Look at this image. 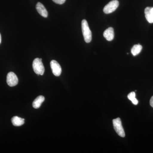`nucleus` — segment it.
<instances>
[{
  "label": "nucleus",
  "mask_w": 153,
  "mask_h": 153,
  "mask_svg": "<svg viewBox=\"0 0 153 153\" xmlns=\"http://www.w3.org/2000/svg\"><path fill=\"white\" fill-rule=\"evenodd\" d=\"M36 9L40 15L44 18L48 17V12L45 7L41 3L38 2L36 6Z\"/></svg>",
  "instance_id": "7"
},
{
  "label": "nucleus",
  "mask_w": 153,
  "mask_h": 153,
  "mask_svg": "<svg viewBox=\"0 0 153 153\" xmlns=\"http://www.w3.org/2000/svg\"><path fill=\"white\" fill-rule=\"evenodd\" d=\"M114 128L119 136L122 137H125V133L122 125L121 121L120 118H117L113 120Z\"/></svg>",
  "instance_id": "3"
},
{
  "label": "nucleus",
  "mask_w": 153,
  "mask_h": 153,
  "mask_svg": "<svg viewBox=\"0 0 153 153\" xmlns=\"http://www.w3.org/2000/svg\"><path fill=\"white\" fill-rule=\"evenodd\" d=\"M150 105L151 106L153 107V96L152 97L150 101Z\"/></svg>",
  "instance_id": "15"
},
{
  "label": "nucleus",
  "mask_w": 153,
  "mask_h": 153,
  "mask_svg": "<svg viewBox=\"0 0 153 153\" xmlns=\"http://www.w3.org/2000/svg\"><path fill=\"white\" fill-rule=\"evenodd\" d=\"M145 16L148 22L153 23V7H147L145 10Z\"/></svg>",
  "instance_id": "9"
},
{
  "label": "nucleus",
  "mask_w": 153,
  "mask_h": 153,
  "mask_svg": "<svg viewBox=\"0 0 153 153\" xmlns=\"http://www.w3.org/2000/svg\"><path fill=\"white\" fill-rule=\"evenodd\" d=\"M142 49V46L140 44H137V45H134L131 49L132 54L134 56H136V55L139 54L141 51Z\"/></svg>",
  "instance_id": "12"
},
{
  "label": "nucleus",
  "mask_w": 153,
  "mask_h": 153,
  "mask_svg": "<svg viewBox=\"0 0 153 153\" xmlns=\"http://www.w3.org/2000/svg\"><path fill=\"white\" fill-rule=\"evenodd\" d=\"M25 119L19 117H13L12 118V123L15 126H20L25 123Z\"/></svg>",
  "instance_id": "11"
},
{
  "label": "nucleus",
  "mask_w": 153,
  "mask_h": 153,
  "mask_svg": "<svg viewBox=\"0 0 153 153\" xmlns=\"http://www.w3.org/2000/svg\"><path fill=\"white\" fill-rule=\"evenodd\" d=\"M52 1L58 4H62L65 2L66 0H52Z\"/></svg>",
  "instance_id": "14"
},
{
  "label": "nucleus",
  "mask_w": 153,
  "mask_h": 153,
  "mask_svg": "<svg viewBox=\"0 0 153 153\" xmlns=\"http://www.w3.org/2000/svg\"><path fill=\"white\" fill-rule=\"evenodd\" d=\"M136 94L134 92H131L128 95V98L129 100L131 101L132 103L135 105H137L138 103L137 100L135 98Z\"/></svg>",
  "instance_id": "13"
},
{
  "label": "nucleus",
  "mask_w": 153,
  "mask_h": 153,
  "mask_svg": "<svg viewBox=\"0 0 153 153\" xmlns=\"http://www.w3.org/2000/svg\"><path fill=\"white\" fill-rule=\"evenodd\" d=\"M45 100L43 96H39L33 102V106L35 108H38L41 106V104Z\"/></svg>",
  "instance_id": "10"
},
{
  "label": "nucleus",
  "mask_w": 153,
  "mask_h": 153,
  "mask_svg": "<svg viewBox=\"0 0 153 153\" xmlns=\"http://www.w3.org/2000/svg\"><path fill=\"white\" fill-rule=\"evenodd\" d=\"M1 34H0V44H1Z\"/></svg>",
  "instance_id": "16"
},
{
  "label": "nucleus",
  "mask_w": 153,
  "mask_h": 153,
  "mask_svg": "<svg viewBox=\"0 0 153 153\" xmlns=\"http://www.w3.org/2000/svg\"><path fill=\"white\" fill-rule=\"evenodd\" d=\"M114 34L113 28L109 27L104 31L103 36L108 41H111L114 38Z\"/></svg>",
  "instance_id": "8"
},
{
  "label": "nucleus",
  "mask_w": 153,
  "mask_h": 153,
  "mask_svg": "<svg viewBox=\"0 0 153 153\" xmlns=\"http://www.w3.org/2000/svg\"><path fill=\"white\" fill-rule=\"evenodd\" d=\"M50 66L52 73L55 76H59L61 74L62 69L60 64L55 60H52L50 62Z\"/></svg>",
  "instance_id": "6"
},
{
  "label": "nucleus",
  "mask_w": 153,
  "mask_h": 153,
  "mask_svg": "<svg viewBox=\"0 0 153 153\" xmlns=\"http://www.w3.org/2000/svg\"><path fill=\"white\" fill-rule=\"evenodd\" d=\"M119 5V3L117 0H113L104 7L103 12L107 14L111 13L117 8Z\"/></svg>",
  "instance_id": "4"
},
{
  "label": "nucleus",
  "mask_w": 153,
  "mask_h": 153,
  "mask_svg": "<svg viewBox=\"0 0 153 153\" xmlns=\"http://www.w3.org/2000/svg\"><path fill=\"white\" fill-rule=\"evenodd\" d=\"M82 30L85 42L87 43H90L92 39V35L87 22L85 19L82 21Z\"/></svg>",
  "instance_id": "1"
},
{
  "label": "nucleus",
  "mask_w": 153,
  "mask_h": 153,
  "mask_svg": "<svg viewBox=\"0 0 153 153\" xmlns=\"http://www.w3.org/2000/svg\"><path fill=\"white\" fill-rule=\"evenodd\" d=\"M7 82L9 86L13 87L18 84L19 79L16 75L14 72H10L7 75Z\"/></svg>",
  "instance_id": "5"
},
{
  "label": "nucleus",
  "mask_w": 153,
  "mask_h": 153,
  "mask_svg": "<svg viewBox=\"0 0 153 153\" xmlns=\"http://www.w3.org/2000/svg\"><path fill=\"white\" fill-rule=\"evenodd\" d=\"M42 60L41 58H36L33 60V69L35 73L38 75H43L45 71V68Z\"/></svg>",
  "instance_id": "2"
}]
</instances>
